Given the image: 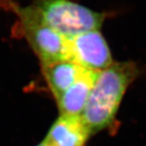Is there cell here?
<instances>
[{
	"instance_id": "6da1fadb",
	"label": "cell",
	"mask_w": 146,
	"mask_h": 146,
	"mask_svg": "<svg viewBox=\"0 0 146 146\" xmlns=\"http://www.w3.org/2000/svg\"><path fill=\"white\" fill-rule=\"evenodd\" d=\"M138 75L135 62H113L97 73L81 117L91 135L108 128L113 122L123 96Z\"/></svg>"
},
{
	"instance_id": "7a4b0ae2",
	"label": "cell",
	"mask_w": 146,
	"mask_h": 146,
	"mask_svg": "<svg viewBox=\"0 0 146 146\" xmlns=\"http://www.w3.org/2000/svg\"><path fill=\"white\" fill-rule=\"evenodd\" d=\"M18 19V27L38 57L40 65L69 60L68 39L52 28L31 5L21 6L12 0H3Z\"/></svg>"
},
{
	"instance_id": "3957f363",
	"label": "cell",
	"mask_w": 146,
	"mask_h": 146,
	"mask_svg": "<svg viewBox=\"0 0 146 146\" xmlns=\"http://www.w3.org/2000/svg\"><path fill=\"white\" fill-rule=\"evenodd\" d=\"M32 5L45 21L66 39L100 30L106 15L71 0H33Z\"/></svg>"
},
{
	"instance_id": "277c9868",
	"label": "cell",
	"mask_w": 146,
	"mask_h": 146,
	"mask_svg": "<svg viewBox=\"0 0 146 146\" xmlns=\"http://www.w3.org/2000/svg\"><path fill=\"white\" fill-rule=\"evenodd\" d=\"M68 57L83 69L97 72L113 62L111 50L100 30L68 39Z\"/></svg>"
},
{
	"instance_id": "5b68a950",
	"label": "cell",
	"mask_w": 146,
	"mask_h": 146,
	"mask_svg": "<svg viewBox=\"0 0 146 146\" xmlns=\"http://www.w3.org/2000/svg\"><path fill=\"white\" fill-rule=\"evenodd\" d=\"M90 135L81 115H60L44 140L51 146H84Z\"/></svg>"
},
{
	"instance_id": "8992f818",
	"label": "cell",
	"mask_w": 146,
	"mask_h": 146,
	"mask_svg": "<svg viewBox=\"0 0 146 146\" xmlns=\"http://www.w3.org/2000/svg\"><path fill=\"white\" fill-rule=\"evenodd\" d=\"M98 72L86 70L69 89L56 98L61 115H81Z\"/></svg>"
},
{
	"instance_id": "52a82bcc",
	"label": "cell",
	"mask_w": 146,
	"mask_h": 146,
	"mask_svg": "<svg viewBox=\"0 0 146 146\" xmlns=\"http://www.w3.org/2000/svg\"><path fill=\"white\" fill-rule=\"evenodd\" d=\"M40 67L55 99L69 89L86 70L70 60H61Z\"/></svg>"
},
{
	"instance_id": "ba28073f",
	"label": "cell",
	"mask_w": 146,
	"mask_h": 146,
	"mask_svg": "<svg viewBox=\"0 0 146 146\" xmlns=\"http://www.w3.org/2000/svg\"><path fill=\"white\" fill-rule=\"evenodd\" d=\"M36 146H51L48 142H46L45 140H43L42 142H41V143H40L38 145H36Z\"/></svg>"
}]
</instances>
